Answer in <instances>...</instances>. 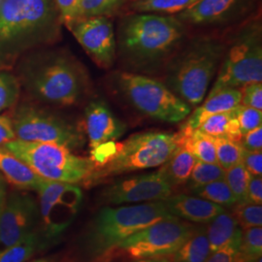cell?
I'll return each mask as SVG.
<instances>
[{
    "label": "cell",
    "instance_id": "obj_16",
    "mask_svg": "<svg viewBox=\"0 0 262 262\" xmlns=\"http://www.w3.org/2000/svg\"><path fill=\"white\" fill-rule=\"evenodd\" d=\"M37 215L36 204L26 193L7 195L0 213V251L31 233Z\"/></svg>",
    "mask_w": 262,
    "mask_h": 262
},
{
    "label": "cell",
    "instance_id": "obj_43",
    "mask_svg": "<svg viewBox=\"0 0 262 262\" xmlns=\"http://www.w3.org/2000/svg\"><path fill=\"white\" fill-rule=\"evenodd\" d=\"M8 195L7 193V182L4 177L0 174V213L2 211V208L4 206L6 197Z\"/></svg>",
    "mask_w": 262,
    "mask_h": 262
},
{
    "label": "cell",
    "instance_id": "obj_34",
    "mask_svg": "<svg viewBox=\"0 0 262 262\" xmlns=\"http://www.w3.org/2000/svg\"><path fill=\"white\" fill-rule=\"evenodd\" d=\"M233 206L232 215L241 229L262 226L261 205L243 202L236 203Z\"/></svg>",
    "mask_w": 262,
    "mask_h": 262
},
{
    "label": "cell",
    "instance_id": "obj_15",
    "mask_svg": "<svg viewBox=\"0 0 262 262\" xmlns=\"http://www.w3.org/2000/svg\"><path fill=\"white\" fill-rule=\"evenodd\" d=\"M67 28L98 66L104 68L112 66L116 59L117 39L110 18L101 16L78 19Z\"/></svg>",
    "mask_w": 262,
    "mask_h": 262
},
{
    "label": "cell",
    "instance_id": "obj_41",
    "mask_svg": "<svg viewBox=\"0 0 262 262\" xmlns=\"http://www.w3.org/2000/svg\"><path fill=\"white\" fill-rule=\"evenodd\" d=\"M253 204H262V178L261 176H250L248 190H247V201Z\"/></svg>",
    "mask_w": 262,
    "mask_h": 262
},
{
    "label": "cell",
    "instance_id": "obj_40",
    "mask_svg": "<svg viewBox=\"0 0 262 262\" xmlns=\"http://www.w3.org/2000/svg\"><path fill=\"white\" fill-rule=\"evenodd\" d=\"M240 144L244 150H261L262 125L242 135Z\"/></svg>",
    "mask_w": 262,
    "mask_h": 262
},
{
    "label": "cell",
    "instance_id": "obj_35",
    "mask_svg": "<svg viewBox=\"0 0 262 262\" xmlns=\"http://www.w3.org/2000/svg\"><path fill=\"white\" fill-rule=\"evenodd\" d=\"M238 122L241 134L244 135L249 131L261 126L262 111L241 104L238 107Z\"/></svg>",
    "mask_w": 262,
    "mask_h": 262
},
{
    "label": "cell",
    "instance_id": "obj_32",
    "mask_svg": "<svg viewBox=\"0 0 262 262\" xmlns=\"http://www.w3.org/2000/svg\"><path fill=\"white\" fill-rule=\"evenodd\" d=\"M215 143L216 161L225 170L241 162L244 149L240 142L215 138Z\"/></svg>",
    "mask_w": 262,
    "mask_h": 262
},
{
    "label": "cell",
    "instance_id": "obj_46",
    "mask_svg": "<svg viewBox=\"0 0 262 262\" xmlns=\"http://www.w3.org/2000/svg\"><path fill=\"white\" fill-rule=\"evenodd\" d=\"M1 2H2V0H0V4H1Z\"/></svg>",
    "mask_w": 262,
    "mask_h": 262
},
{
    "label": "cell",
    "instance_id": "obj_30",
    "mask_svg": "<svg viewBox=\"0 0 262 262\" xmlns=\"http://www.w3.org/2000/svg\"><path fill=\"white\" fill-rule=\"evenodd\" d=\"M20 97V85L13 70L0 69V113L14 107Z\"/></svg>",
    "mask_w": 262,
    "mask_h": 262
},
{
    "label": "cell",
    "instance_id": "obj_26",
    "mask_svg": "<svg viewBox=\"0 0 262 262\" xmlns=\"http://www.w3.org/2000/svg\"><path fill=\"white\" fill-rule=\"evenodd\" d=\"M199 0H131L126 5L130 13H152L173 16L194 5Z\"/></svg>",
    "mask_w": 262,
    "mask_h": 262
},
{
    "label": "cell",
    "instance_id": "obj_14",
    "mask_svg": "<svg viewBox=\"0 0 262 262\" xmlns=\"http://www.w3.org/2000/svg\"><path fill=\"white\" fill-rule=\"evenodd\" d=\"M257 5L258 0H199L173 16L187 27H225L252 16Z\"/></svg>",
    "mask_w": 262,
    "mask_h": 262
},
{
    "label": "cell",
    "instance_id": "obj_3",
    "mask_svg": "<svg viewBox=\"0 0 262 262\" xmlns=\"http://www.w3.org/2000/svg\"><path fill=\"white\" fill-rule=\"evenodd\" d=\"M178 145L176 133L146 131L116 143L108 142L91 151L94 170L88 184L122 174L155 168L168 160Z\"/></svg>",
    "mask_w": 262,
    "mask_h": 262
},
{
    "label": "cell",
    "instance_id": "obj_12",
    "mask_svg": "<svg viewBox=\"0 0 262 262\" xmlns=\"http://www.w3.org/2000/svg\"><path fill=\"white\" fill-rule=\"evenodd\" d=\"M40 202V219L45 239L64 232L72 224L83 200L78 185L44 179L36 190Z\"/></svg>",
    "mask_w": 262,
    "mask_h": 262
},
{
    "label": "cell",
    "instance_id": "obj_29",
    "mask_svg": "<svg viewBox=\"0 0 262 262\" xmlns=\"http://www.w3.org/2000/svg\"><path fill=\"white\" fill-rule=\"evenodd\" d=\"M197 197L205 199L222 207L233 206L236 204L234 196L225 179L212 182L200 187H191Z\"/></svg>",
    "mask_w": 262,
    "mask_h": 262
},
{
    "label": "cell",
    "instance_id": "obj_33",
    "mask_svg": "<svg viewBox=\"0 0 262 262\" xmlns=\"http://www.w3.org/2000/svg\"><path fill=\"white\" fill-rule=\"evenodd\" d=\"M225 176V170L219 163H207L197 160L188 181H190L191 187H196L223 180Z\"/></svg>",
    "mask_w": 262,
    "mask_h": 262
},
{
    "label": "cell",
    "instance_id": "obj_4",
    "mask_svg": "<svg viewBox=\"0 0 262 262\" xmlns=\"http://www.w3.org/2000/svg\"><path fill=\"white\" fill-rule=\"evenodd\" d=\"M186 28L175 16L129 13L120 23L118 46L126 61L134 66L157 64L178 47Z\"/></svg>",
    "mask_w": 262,
    "mask_h": 262
},
{
    "label": "cell",
    "instance_id": "obj_2",
    "mask_svg": "<svg viewBox=\"0 0 262 262\" xmlns=\"http://www.w3.org/2000/svg\"><path fill=\"white\" fill-rule=\"evenodd\" d=\"M61 25L55 0H2L0 69L13 70L21 56L56 42Z\"/></svg>",
    "mask_w": 262,
    "mask_h": 262
},
{
    "label": "cell",
    "instance_id": "obj_37",
    "mask_svg": "<svg viewBox=\"0 0 262 262\" xmlns=\"http://www.w3.org/2000/svg\"><path fill=\"white\" fill-rule=\"evenodd\" d=\"M241 104L262 111L261 83H252L244 86Z\"/></svg>",
    "mask_w": 262,
    "mask_h": 262
},
{
    "label": "cell",
    "instance_id": "obj_18",
    "mask_svg": "<svg viewBox=\"0 0 262 262\" xmlns=\"http://www.w3.org/2000/svg\"><path fill=\"white\" fill-rule=\"evenodd\" d=\"M163 202L171 215L196 224H208L225 210L200 197L186 194L170 195Z\"/></svg>",
    "mask_w": 262,
    "mask_h": 262
},
{
    "label": "cell",
    "instance_id": "obj_8",
    "mask_svg": "<svg viewBox=\"0 0 262 262\" xmlns=\"http://www.w3.org/2000/svg\"><path fill=\"white\" fill-rule=\"evenodd\" d=\"M16 139L36 143H54L76 150L85 142L83 128L53 112L47 106L28 99L20 100L9 109Z\"/></svg>",
    "mask_w": 262,
    "mask_h": 262
},
{
    "label": "cell",
    "instance_id": "obj_9",
    "mask_svg": "<svg viewBox=\"0 0 262 262\" xmlns=\"http://www.w3.org/2000/svg\"><path fill=\"white\" fill-rule=\"evenodd\" d=\"M261 35L260 18L253 17L245 23L224 55V62L210 94L226 88L240 89L246 84L261 83Z\"/></svg>",
    "mask_w": 262,
    "mask_h": 262
},
{
    "label": "cell",
    "instance_id": "obj_45",
    "mask_svg": "<svg viewBox=\"0 0 262 262\" xmlns=\"http://www.w3.org/2000/svg\"><path fill=\"white\" fill-rule=\"evenodd\" d=\"M32 262H49L47 259H37V260H34Z\"/></svg>",
    "mask_w": 262,
    "mask_h": 262
},
{
    "label": "cell",
    "instance_id": "obj_6",
    "mask_svg": "<svg viewBox=\"0 0 262 262\" xmlns=\"http://www.w3.org/2000/svg\"><path fill=\"white\" fill-rule=\"evenodd\" d=\"M173 219L177 217L169 213L163 200L132 206L106 207L94 221L89 237V249L95 257H102L142 229L159 221Z\"/></svg>",
    "mask_w": 262,
    "mask_h": 262
},
{
    "label": "cell",
    "instance_id": "obj_38",
    "mask_svg": "<svg viewBox=\"0 0 262 262\" xmlns=\"http://www.w3.org/2000/svg\"><path fill=\"white\" fill-rule=\"evenodd\" d=\"M244 167L252 176L262 175V151L261 150H244L242 160Z\"/></svg>",
    "mask_w": 262,
    "mask_h": 262
},
{
    "label": "cell",
    "instance_id": "obj_17",
    "mask_svg": "<svg viewBox=\"0 0 262 262\" xmlns=\"http://www.w3.org/2000/svg\"><path fill=\"white\" fill-rule=\"evenodd\" d=\"M84 117V131L91 150L105 143L118 140L126 130V125L103 101H92L85 107Z\"/></svg>",
    "mask_w": 262,
    "mask_h": 262
},
{
    "label": "cell",
    "instance_id": "obj_24",
    "mask_svg": "<svg viewBox=\"0 0 262 262\" xmlns=\"http://www.w3.org/2000/svg\"><path fill=\"white\" fill-rule=\"evenodd\" d=\"M210 253L206 227H201L195 228L187 241L165 259L167 262H205Z\"/></svg>",
    "mask_w": 262,
    "mask_h": 262
},
{
    "label": "cell",
    "instance_id": "obj_42",
    "mask_svg": "<svg viewBox=\"0 0 262 262\" xmlns=\"http://www.w3.org/2000/svg\"><path fill=\"white\" fill-rule=\"evenodd\" d=\"M15 139L16 135L9 114H0V146H4Z\"/></svg>",
    "mask_w": 262,
    "mask_h": 262
},
{
    "label": "cell",
    "instance_id": "obj_10",
    "mask_svg": "<svg viewBox=\"0 0 262 262\" xmlns=\"http://www.w3.org/2000/svg\"><path fill=\"white\" fill-rule=\"evenodd\" d=\"M117 83L129 103L151 119L177 123L185 121L191 113V107L167 85L149 77L123 72Z\"/></svg>",
    "mask_w": 262,
    "mask_h": 262
},
{
    "label": "cell",
    "instance_id": "obj_39",
    "mask_svg": "<svg viewBox=\"0 0 262 262\" xmlns=\"http://www.w3.org/2000/svg\"><path fill=\"white\" fill-rule=\"evenodd\" d=\"M240 242L232 243L210 253L205 262H237Z\"/></svg>",
    "mask_w": 262,
    "mask_h": 262
},
{
    "label": "cell",
    "instance_id": "obj_21",
    "mask_svg": "<svg viewBox=\"0 0 262 262\" xmlns=\"http://www.w3.org/2000/svg\"><path fill=\"white\" fill-rule=\"evenodd\" d=\"M206 233L210 252L214 253L229 244L240 242L242 229L232 214L225 210L208 223Z\"/></svg>",
    "mask_w": 262,
    "mask_h": 262
},
{
    "label": "cell",
    "instance_id": "obj_7",
    "mask_svg": "<svg viewBox=\"0 0 262 262\" xmlns=\"http://www.w3.org/2000/svg\"><path fill=\"white\" fill-rule=\"evenodd\" d=\"M4 147L28 164L38 176L50 181L88 184L94 172L92 159L76 156L72 150L58 144L15 139Z\"/></svg>",
    "mask_w": 262,
    "mask_h": 262
},
{
    "label": "cell",
    "instance_id": "obj_19",
    "mask_svg": "<svg viewBox=\"0 0 262 262\" xmlns=\"http://www.w3.org/2000/svg\"><path fill=\"white\" fill-rule=\"evenodd\" d=\"M241 101L242 91L239 89L226 88L214 94H209L204 103L197 107L192 114H189L187 121L182 125V128L187 130L198 129L199 125L209 116L234 109L241 105Z\"/></svg>",
    "mask_w": 262,
    "mask_h": 262
},
{
    "label": "cell",
    "instance_id": "obj_23",
    "mask_svg": "<svg viewBox=\"0 0 262 262\" xmlns=\"http://www.w3.org/2000/svg\"><path fill=\"white\" fill-rule=\"evenodd\" d=\"M176 133L178 147L188 150L197 160L207 163H217L215 155V138L199 129L187 130L180 128Z\"/></svg>",
    "mask_w": 262,
    "mask_h": 262
},
{
    "label": "cell",
    "instance_id": "obj_27",
    "mask_svg": "<svg viewBox=\"0 0 262 262\" xmlns=\"http://www.w3.org/2000/svg\"><path fill=\"white\" fill-rule=\"evenodd\" d=\"M41 238L32 231L18 243L0 251V262H27L41 246Z\"/></svg>",
    "mask_w": 262,
    "mask_h": 262
},
{
    "label": "cell",
    "instance_id": "obj_11",
    "mask_svg": "<svg viewBox=\"0 0 262 262\" xmlns=\"http://www.w3.org/2000/svg\"><path fill=\"white\" fill-rule=\"evenodd\" d=\"M194 230L195 227L179 217L163 220L123 240L114 250L132 260L165 257L175 253Z\"/></svg>",
    "mask_w": 262,
    "mask_h": 262
},
{
    "label": "cell",
    "instance_id": "obj_28",
    "mask_svg": "<svg viewBox=\"0 0 262 262\" xmlns=\"http://www.w3.org/2000/svg\"><path fill=\"white\" fill-rule=\"evenodd\" d=\"M128 2L129 0H81L78 19L101 16L111 18L126 7Z\"/></svg>",
    "mask_w": 262,
    "mask_h": 262
},
{
    "label": "cell",
    "instance_id": "obj_31",
    "mask_svg": "<svg viewBox=\"0 0 262 262\" xmlns=\"http://www.w3.org/2000/svg\"><path fill=\"white\" fill-rule=\"evenodd\" d=\"M250 176V173L244 167L242 162L225 170V182L230 188L236 203H243L247 201V190Z\"/></svg>",
    "mask_w": 262,
    "mask_h": 262
},
{
    "label": "cell",
    "instance_id": "obj_5",
    "mask_svg": "<svg viewBox=\"0 0 262 262\" xmlns=\"http://www.w3.org/2000/svg\"><path fill=\"white\" fill-rule=\"evenodd\" d=\"M224 55L225 46L219 39H195L169 67L167 88L190 107L199 105Z\"/></svg>",
    "mask_w": 262,
    "mask_h": 262
},
{
    "label": "cell",
    "instance_id": "obj_44",
    "mask_svg": "<svg viewBox=\"0 0 262 262\" xmlns=\"http://www.w3.org/2000/svg\"><path fill=\"white\" fill-rule=\"evenodd\" d=\"M134 262H167L165 257H152V258H144V259H137Z\"/></svg>",
    "mask_w": 262,
    "mask_h": 262
},
{
    "label": "cell",
    "instance_id": "obj_25",
    "mask_svg": "<svg viewBox=\"0 0 262 262\" xmlns=\"http://www.w3.org/2000/svg\"><path fill=\"white\" fill-rule=\"evenodd\" d=\"M197 159L183 147H178L172 157L161 165L165 176L172 187L179 186L188 181Z\"/></svg>",
    "mask_w": 262,
    "mask_h": 262
},
{
    "label": "cell",
    "instance_id": "obj_20",
    "mask_svg": "<svg viewBox=\"0 0 262 262\" xmlns=\"http://www.w3.org/2000/svg\"><path fill=\"white\" fill-rule=\"evenodd\" d=\"M0 174L14 187L37 190L44 180L4 146H0Z\"/></svg>",
    "mask_w": 262,
    "mask_h": 262
},
{
    "label": "cell",
    "instance_id": "obj_1",
    "mask_svg": "<svg viewBox=\"0 0 262 262\" xmlns=\"http://www.w3.org/2000/svg\"><path fill=\"white\" fill-rule=\"evenodd\" d=\"M13 72L26 99L44 106H73L88 90L83 67L62 51L45 47L30 51L17 61Z\"/></svg>",
    "mask_w": 262,
    "mask_h": 262
},
{
    "label": "cell",
    "instance_id": "obj_36",
    "mask_svg": "<svg viewBox=\"0 0 262 262\" xmlns=\"http://www.w3.org/2000/svg\"><path fill=\"white\" fill-rule=\"evenodd\" d=\"M61 23L66 27L78 19L81 0H55Z\"/></svg>",
    "mask_w": 262,
    "mask_h": 262
},
{
    "label": "cell",
    "instance_id": "obj_13",
    "mask_svg": "<svg viewBox=\"0 0 262 262\" xmlns=\"http://www.w3.org/2000/svg\"><path fill=\"white\" fill-rule=\"evenodd\" d=\"M172 185L163 170L122 179L106 187L104 202L120 205L124 203H146L162 201L172 195Z\"/></svg>",
    "mask_w": 262,
    "mask_h": 262
},
{
    "label": "cell",
    "instance_id": "obj_22",
    "mask_svg": "<svg viewBox=\"0 0 262 262\" xmlns=\"http://www.w3.org/2000/svg\"><path fill=\"white\" fill-rule=\"evenodd\" d=\"M238 107L226 112L209 116L199 125L198 129L215 139L240 142L242 134L238 122Z\"/></svg>",
    "mask_w": 262,
    "mask_h": 262
},
{
    "label": "cell",
    "instance_id": "obj_47",
    "mask_svg": "<svg viewBox=\"0 0 262 262\" xmlns=\"http://www.w3.org/2000/svg\"><path fill=\"white\" fill-rule=\"evenodd\" d=\"M129 1H131V0H129Z\"/></svg>",
    "mask_w": 262,
    "mask_h": 262
}]
</instances>
